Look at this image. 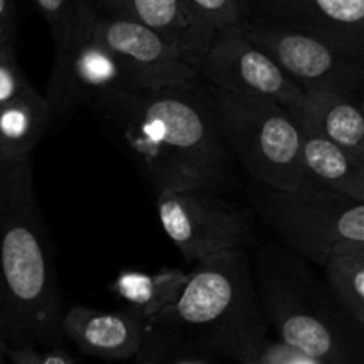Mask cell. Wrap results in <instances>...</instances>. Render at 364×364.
Wrapping results in <instances>:
<instances>
[{"label":"cell","mask_w":364,"mask_h":364,"mask_svg":"<svg viewBox=\"0 0 364 364\" xmlns=\"http://www.w3.org/2000/svg\"><path fill=\"white\" fill-rule=\"evenodd\" d=\"M153 198L176 191L228 194L240 187L219 130L215 92L201 78L107 92L89 103Z\"/></svg>","instance_id":"6da1fadb"},{"label":"cell","mask_w":364,"mask_h":364,"mask_svg":"<svg viewBox=\"0 0 364 364\" xmlns=\"http://www.w3.org/2000/svg\"><path fill=\"white\" fill-rule=\"evenodd\" d=\"M269 343L249 251H235L192 265L173 306L144 323L142 364L180 358H220L245 363Z\"/></svg>","instance_id":"7a4b0ae2"},{"label":"cell","mask_w":364,"mask_h":364,"mask_svg":"<svg viewBox=\"0 0 364 364\" xmlns=\"http://www.w3.org/2000/svg\"><path fill=\"white\" fill-rule=\"evenodd\" d=\"M55 255L31 159L0 164V336L6 348L63 343Z\"/></svg>","instance_id":"3957f363"},{"label":"cell","mask_w":364,"mask_h":364,"mask_svg":"<svg viewBox=\"0 0 364 364\" xmlns=\"http://www.w3.org/2000/svg\"><path fill=\"white\" fill-rule=\"evenodd\" d=\"M251 265L277 341L323 364H364V326L331 295L313 265L277 242L258 244Z\"/></svg>","instance_id":"277c9868"},{"label":"cell","mask_w":364,"mask_h":364,"mask_svg":"<svg viewBox=\"0 0 364 364\" xmlns=\"http://www.w3.org/2000/svg\"><path fill=\"white\" fill-rule=\"evenodd\" d=\"M215 92L219 130L231 159L252 181L281 191H304L301 134L279 103L259 96Z\"/></svg>","instance_id":"5b68a950"},{"label":"cell","mask_w":364,"mask_h":364,"mask_svg":"<svg viewBox=\"0 0 364 364\" xmlns=\"http://www.w3.org/2000/svg\"><path fill=\"white\" fill-rule=\"evenodd\" d=\"M251 212L277 235L283 247L311 265L322 267L334 245L364 244V203L309 187L281 191L249 180Z\"/></svg>","instance_id":"8992f818"},{"label":"cell","mask_w":364,"mask_h":364,"mask_svg":"<svg viewBox=\"0 0 364 364\" xmlns=\"http://www.w3.org/2000/svg\"><path fill=\"white\" fill-rule=\"evenodd\" d=\"M156 215L191 265L259 244L251 208L212 191H176L155 198Z\"/></svg>","instance_id":"52a82bcc"},{"label":"cell","mask_w":364,"mask_h":364,"mask_svg":"<svg viewBox=\"0 0 364 364\" xmlns=\"http://www.w3.org/2000/svg\"><path fill=\"white\" fill-rule=\"evenodd\" d=\"M96 9L85 0L68 28L53 38V66L45 100L53 117L71 116L107 92L139 87L130 70L92 34Z\"/></svg>","instance_id":"ba28073f"},{"label":"cell","mask_w":364,"mask_h":364,"mask_svg":"<svg viewBox=\"0 0 364 364\" xmlns=\"http://www.w3.org/2000/svg\"><path fill=\"white\" fill-rule=\"evenodd\" d=\"M240 28L301 91L364 92V57L343 52L306 32L255 16H249Z\"/></svg>","instance_id":"9c48e42d"},{"label":"cell","mask_w":364,"mask_h":364,"mask_svg":"<svg viewBox=\"0 0 364 364\" xmlns=\"http://www.w3.org/2000/svg\"><path fill=\"white\" fill-rule=\"evenodd\" d=\"M198 73L201 80L219 91L259 96L283 107L301 95V89L262 48L245 38L242 28L215 32Z\"/></svg>","instance_id":"30bf717a"},{"label":"cell","mask_w":364,"mask_h":364,"mask_svg":"<svg viewBox=\"0 0 364 364\" xmlns=\"http://www.w3.org/2000/svg\"><path fill=\"white\" fill-rule=\"evenodd\" d=\"M92 34L134 73L139 87L187 84L199 78L198 68L176 46L130 18L96 11Z\"/></svg>","instance_id":"8fae6325"},{"label":"cell","mask_w":364,"mask_h":364,"mask_svg":"<svg viewBox=\"0 0 364 364\" xmlns=\"http://www.w3.org/2000/svg\"><path fill=\"white\" fill-rule=\"evenodd\" d=\"M249 16L323 39L364 57V0H247Z\"/></svg>","instance_id":"7c38bea8"},{"label":"cell","mask_w":364,"mask_h":364,"mask_svg":"<svg viewBox=\"0 0 364 364\" xmlns=\"http://www.w3.org/2000/svg\"><path fill=\"white\" fill-rule=\"evenodd\" d=\"M92 6L102 14L130 18L159 32L196 68L215 38L187 0H95Z\"/></svg>","instance_id":"4fadbf2b"},{"label":"cell","mask_w":364,"mask_h":364,"mask_svg":"<svg viewBox=\"0 0 364 364\" xmlns=\"http://www.w3.org/2000/svg\"><path fill=\"white\" fill-rule=\"evenodd\" d=\"M68 338L84 354L110 361L137 358L144 336V320L128 309H96L73 306L60 322Z\"/></svg>","instance_id":"5bb4252c"},{"label":"cell","mask_w":364,"mask_h":364,"mask_svg":"<svg viewBox=\"0 0 364 364\" xmlns=\"http://www.w3.org/2000/svg\"><path fill=\"white\" fill-rule=\"evenodd\" d=\"M364 92L301 91L288 110L297 127L318 132L364 160Z\"/></svg>","instance_id":"9a60e30c"},{"label":"cell","mask_w":364,"mask_h":364,"mask_svg":"<svg viewBox=\"0 0 364 364\" xmlns=\"http://www.w3.org/2000/svg\"><path fill=\"white\" fill-rule=\"evenodd\" d=\"M299 134L306 183L364 203V160L318 132L299 127Z\"/></svg>","instance_id":"2e32d148"},{"label":"cell","mask_w":364,"mask_h":364,"mask_svg":"<svg viewBox=\"0 0 364 364\" xmlns=\"http://www.w3.org/2000/svg\"><path fill=\"white\" fill-rule=\"evenodd\" d=\"M53 121L48 102L38 91L0 105V164L31 159Z\"/></svg>","instance_id":"e0dca14e"},{"label":"cell","mask_w":364,"mask_h":364,"mask_svg":"<svg viewBox=\"0 0 364 364\" xmlns=\"http://www.w3.org/2000/svg\"><path fill=\"white\" fill-rule=\"evenodd\" d=\"M187 274L180 269H162L155 274L123 270L110 284V291L123 302L124 309L141 316L146 323L176 302L187 283Z\"/></svg>","instance_id":"ac0fdd59"},{"label":"cell","mask_w":364,"mask_h":364,"mask_svg":"<svg viewBox=\"0 0 364 364\" xmlns=\"http://www.w3.org/2000/svg\"><path fill=\"white\" fill-rule=\"evenodd\" d=\"M320 269L334 301L364 326V244L341 242L334 245Z\"/></svg>","instance_id":"d6986e66"},{"label":"cell","mask_w":364,"mask_h":364,"mask_svg":"<svg viewBox=\"0 0 364 364\" xmlns=\"http://www.w3.org/2000/svg\"><path fill=\"white\" fill-rule=\"evenodd\" d=\"M205 23L215 32L240 28L249 18L247 0H187Z\"/></svg>","instance_id":"ffe728a7"},{"label":"cell","mask_w":364,"mask_h":364,"mask_svg":"<svg viewBox=\"0 0 364 364\" xmlns=\"http://www.w3.org/2000/svg\"><path fill=\"white\" fill-rule=\"evenodd\" d=\"M36 91L16 59V50L0 48V105H7Z\"/></svg>","instance_id":"44dd1931"},{"label":"cell","mask_w":364,"mask_h":364,"mask_svg":"<svg viewBox=\"0 0 364 364\" xmlns=\"http://www.w3.org/2000/svg\"><path fill=\"white\" fill-rule=\"evenodd\" d=\"M52 32V39L68 28L85 0H31Z\"/></svg>","instance_id":"7402d4cb"},{"label":"cell","mask_w":364,"mask_h":364,"mask_svg":"<svg viewBox=\"0 0 364 364\" xmlns=\"http://www.w3.org/2000/svg\"><path fill=\"white\" fill-rule=\"evenodd\" d=\"M6 358L13 364H75L60 347L6 348Z\"/></svg>","instance_id":"603a6c76"},{"label":"cell","mask_w":364,"mask_h":364,"mask_svg":"<svg viewBox=\"0 0 364 364\" xmlns=\"http://www.w3.org/2000/svg\"><path fill=\"white\" fill-rule=\"evenodd\" d=\"M256 364H323L311 355L288 347L281 341H269L255 359Z\"/></svg>","instance_id":"cb8c5ba5"},{"label":"cell","mask_w":364,"mask_h":364,"mask_svg":"<svg viewBox=\"0 0 364 364\" xmlns=\"http://www.w3.org/2000/svg\"><path fill=\"white\" fill-rule=\"evenodd\" d=\"M0 48L16 50V7H14V0H0Z\"/></svg>","instance_id":"d4e9b609"},{"label":"cell","mask_w":364,"mask_h":364,"mask_svg":"<svg viewBox=\"0 0 364 364\" xmlns=\"http://www.w3.org/2000/svg\"><path fill=\"white\" fill-rule=\"evenodd\" d=\"M167 364H212L206 361L205 358H180V359H173Z\"/></svg>","instance_id":"484cf974"},{"label":"cell","mask_w":364,"mask_h":364,"mask_svg":"<svg viewBox=\"0 0 364 364\" xmlns=\"http://www.w3.org/2000/svg\"><path fill=\"white\" fill-rule=\"evenodd\" d=\"M0 364H7L6 350H4V348H0Z\"/></svg>","instance_id":"4316f807"},{"label":"cell","mask_w":364,"mask_h":364,"mask_svg":"<svg viewBox=\"0 0 364 364\" xmlns=\"http://www.w3.org/2000/svg\"><path fill=\"white\" fill-rule=\"evenodd\" d=\"M0 348H4V350H6V345H4V341H2V336H0Z\"/></svg>","instance_id":"83f0119b"},{"label":"cell","mask_w":364,"mask_h":364,"mask_svg":"<svg viewBox=\"0 0 364 364\" xmlns=\"http://www.w3.org/2000/svg\"><path fill=\"white\" fill-rule=\"evenodd\" d=\"M240 364H256V363H255V359H252V361H245V363H240Z\"/></svg>","instance_id":"f1b7e54d"},{"label":"cell","mask_w":364,"mask_h":364,"mask_svg":"<svg viewBox=\"0 0 364 364\" xmlns=\"http://www.w3.org/2000/svg\"><path fill=\"white\" fill-rule=\"evenodd\" d=\"M91 2H95V0H91Z\"/></svg>","instance_id":"f546056e"}]
</instances>
